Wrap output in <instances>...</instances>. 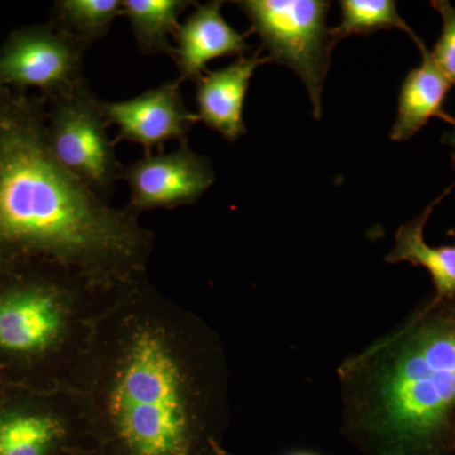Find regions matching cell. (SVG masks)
Masks as SVG:
<instances>
[{"label": "cell", "instance_id": "obj_11", "mask_svg": "<svg viewBox=\"0 0 455 455\" xmlns=\"http://www.w3.org/2000/svg\"><path fill=\"white\" fill-rule=\"evenodd\" d=\"M259 47L252 56L215 71H206L196 82L197 118L209 130L235 143L247 133L243 110L251 79L260 65L268 64Z\"/></svg>", "mask_w": 455, "mask_h": 455}, {"label": "cell", "instance_id": "obj_15", "mask_svg": "<svg viewBox=\"0 0 455 455\" xmlns=\"http://www.w3.org/2000/svg\"><path fill=\"white\" fill-rule=\"evenodd\" d=\"M190 0H122L123 16L130 20L132 33L143 55H166L172 59L179 17L191 5Z\"/></svg>", "mask_w": 455, "mask_h": 455}, {"label": "cell", "instance_id": "obj_8", "mask_svg": "<svg viewBox=\"0 0 455 455\" xmlns=\"http://www.w3.org/2000/svg\"><path fill=\"white\" fill-rule=\"evenodd\" d=\"M130 190L127 211L132 214L152 209L191 205L215 181L211 161L188 145L180 143L170 154L148 155L122 169Z\"/></svg>", "mask_w": 455, "mask_h": 455}, {"label": "cell", "instance_id": "obj_1", "mask_svg": "<svg viewBox=\"0 0 455 455\" xmlns=\"http://www.w3.org/2000/svg\"><path fill=\"white\" fill-rule=\"evenodd\" d=\"M46 109L41 95L0 89V259L133 265L146 233L53 157Z\"/></svg>", "mask_w": 455, "mask_h": 455}, {"label": "cell", "instance_id": "obj_4", "mask_svg": "<svg viewBox=\"0 0 455 455\" xmlns=\"http://www.w3.org/2000/svg\"><path fill=\"white\" fill-rule=\"evenodd\" d=\"M257 33L269 61L287 66L307 86L314 116H322V95L335 42L326 27L331 2L323 0H239L235 2Z\"/></svg>", "mask_w": 455, "mask_h": 455}, {"label": "cell", "instance_id": "obj_7", "mask_svg": "<svg viewBox=\"0 0 455 455\" xmlns=\"http://www.w3.org/2000/svg\"><path fill=\"white\" fill-rule=\"evenodd\" d=\"M2 260V259H0ZM0 283V355L29 358L52 346L62 325L56 287L41 278L11 274Z\"/></svg>", "mask_w": 455, "mask_h": 455}, {"label": "cell", "instance_id": "obj_5", "mask_svg": "<svg viewBox=\"0 0 455 455\" xmlns=\"http://www.w3.org/2000/svg\"><path fill=\"white\" fill-rule=\"evenodd\" d=\"M101 100L86 79L47 100V145L53 157L92 191L109 199L122 178Z\"/></svg>", "mask_w": 455, "mask_h": 455}, {"label": "cell", "instance_id": "obj_16", "mask_svg": "<svg viewBox=\"0 0 455 455\" xmlns=\"http://www.w3.org/2000/svg\"><path fill=\"white\" fill-rule=\"evenodd\" d=\"M119 16L122 0H59L51 12V22L88 50L106 37Z\"/></svg>", "mask_w": 455, "mask_h": 455}, {"label": "cell", "instance_id": "obj_18", "mask_svg": "<svg viewBox=\"0 0 455 455\" xmlns=\"http://www.w3.org/2000/svg\"><path fill=\"white\" fill-rule=\"evenodd\" d=\"M431 7L442 16L443 29L430 56L449 82L455 84V8L448 0H434Z\"/></svg>", "mask_w": 455, "mask_h": 455}, {"label": "cell", "instance_id": "obj_2", "mask_svg": "<svg viewBox=\"0 0 455 455\" xmlns=\"http://www.w3.org/2000/svg\"><path fill=\"white\" fill-rule=\"evenodd\" d=\"M338 377L344 434L364 454H455V300L425 301Z\"/></svg>", "mask_w": 455, "mask_h": 455}, {"label": "cell", "instance_id": "obj_20", "mask_svg": "<svg viewBox=\"0 0 455 455\" xmlns=\"http://www.w3.org/2000/svg\"><path fill=\"white\" fill-rule=\"evenodd\" d=\"M289 455H319V454L313 453V451H295V453H291Z\"/></svg>", "mask_w": 455, "mask_h": 455}, {"label": "cell", "instance_id": "obj_3", "mask_svg": "<svg viewBox=\"0 0 455 455\" xmlns=\"http://www.w3.org/2000/svg\"><path fill=\"white\" fill-rule=\"evenodd\" d=\"M113 411L131 455H193L179 368L156 335L143 333L134 341Z\"/></svg>", "mask_w": 455, "mask_h": 455}, {"label": "cell", "instance_id": "obj_19", "mask_svg": "<svg viewBox=\"0 0 455 455\" xmlns=\"http://www.w3.org/2000/svg\"><path fill=\"white\" fill-rule=\"evenodd\" d=\"M442 142L445 143V145L453 147V154H451V161H453L454 169H455V131L454 132H447V133L443 134Z\"/></svg>", "mask_w": 455, "mask_h": 455}, {"label": "cell", "instance_id": "obj_14", "mask_svg": "<svg viewBox=\"0 0 455 455\" xmlns=\"http://www.w3.org/2000/svg\"><path fill=\"white\" fill-rule=\"evenodd\" d=\"M61 433V424L46 410L0 403V455H52Z\"/></svg>", "mask_w": 455, "mask_h": 455}, {"label": "cell", "instance_id": "obj_9", "mask_svg": "<svg viewBox=\"0 0 455 455\" xmlns=\"http://www.w3.org/2000/svg\"><path fill=\"white\" fill-rule=\"evenodd\" d=\"M181 80H170L123 101L101 100L108 125H116L119 133L114 142L137 143L151 155L154 147L169 140H188V133L199 122L190 112L181 94Z\"/></svg>", "mask_w": 455, "mask_h": 455}, {"label": "cell", "instance_id": "obj_10", "mask_svg": "<svg viewBox=\"0 0 455 455\" xmlns=\"http://www.w3.org/2000/svg\"><path fill=\"white\" fill-rule=\"evenodd\" d=\"M224 2L212 0L196 4V12L175 32L172 60L178 66V79L197 82L206 73V65L220 57L245 56L250 51L251 32H236L221 14Z\"/></svg>", "mask_w": 455, "mask_h": 455}, {"label": "cell", "instance_id": "obj_17", "mask_svg": "<svg viewBox=\"0 0 455 455\" xmlns=\"http://www.w3.org/2000/svg\"><path fill=\"white\" fill-rule=\"evenodd\" d=\"M341 22L331 29L335 44L352 35H371L381 29H401L420 44L421 41L398 14L392 0H341Z\"/></svg>", "mask_w": 455, "mask_h": 455}, {"label": "cell", "instance_id": "obj_12", "mask_svg": "<svg viewBox=\"0 0 455 455\" xmlns=\"http://www.w3.org/2000/svg\"><path fill=\"white\" fill-rule=\"evenodd\" d=\"M418 47L423 55V62L407 74L401 86L397 119L390 134V139L396 142L414 137L430 118L443 119L455 127L453 116L443 109L453 84L434 64L424 42Z\"/></svg>", "mask_w": 455, "mask_h": 455}, {"label": "cell", "instance_id": "obj_6", "mask_svg": "<svg viewBox=\"0 0 455 455\" xmlns=\"http://www.w3.org/2000/svg\"><path fill=\"white\" fill-rule=\"evenodd\" d=\"M86 51L51 20L14 29L0 47V89H38L49 100L85 79Z\"/></svg>", "mask_w": 455, "mask_h": 455}, {"label": "cell", "instance_id": "obj_13", "mask_svg": "<svg viewBox=\"0 0 455 455\" xmlns=\"http://www.w3.org/2000/svg\"><path fill=\"white\" fill-rule=\"evenodd\" d=\"M453 188L454 185L449 187L420 215L398 228L394 248L386 257L387 263L407 262L415 267L427 269L435 287V295L431 300L436 302L455 300V243L431 247L425 242L424 229L434 208ZM449 235L455 236V229Z\"/></svg>", "mask_w": 455, "mask_h": 455}]
</instances>
